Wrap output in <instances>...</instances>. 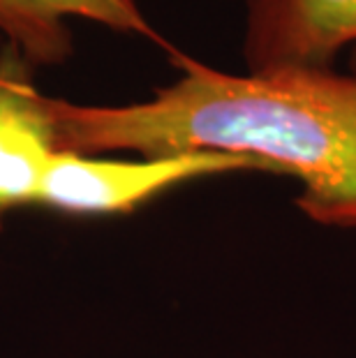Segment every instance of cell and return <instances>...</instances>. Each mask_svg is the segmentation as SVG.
I'll use <instances>...</instances> for the list:
<instances>
[{
	"mask_svg": "<svg viewBox=\"0 0 356 358\" xmlns=\"http://www.w3.org/2000/svg\"><path fill=\"white\" fill-rule=\"evenodd\" d=\"M178 79L150 100L102 106L47 97L58 150L81 155H236L301 185L317 224L356 227V74L285 67L220 72L173 51Z\"/></svg>",
	"mask_w": 356,
	"mask_h": 358,
	"instance_id": "1",
	"label": "cell"
},
{
	"mask_svg": "<svg viewBox=\"0 0 356 358\" xmlns=\"http://www.w3.org/2000/svg\"><path fill=\"white\" fill-rule=\"evenodd\" d=\"M77 19L160 42L139 0H0V33L30 67L60 65L72 56L70 24Z\"/></svg>",
	"mask_w": 356,
	"mask_h": 358,
	"instance_id": "5",
	"label": "cell"
},
{
	"mask_svg": "<svg viewBox=\"0 0 356 358\" xmlns=\"http://www.w3.org/2000/svg\"><path fill=\"white\" fill-rule=\"evenodd\" d=\"M47 97L30 65L5 47L0 56V215L35 206L58 153Z\"/></svg>",
	"mask_w": 356,
	"mask_h": 358,
	"instance_id": "4",
	"label": "cell"
},
{
	"mask_svg": "<svg viewBox=\"0 0 356 358\" xmlns=\"http://www.w3.org/2000/svg\"><path fill=\"white\" fill-rule=\"evenodd\" d=\"M238 171L269 173L255 159L220 153L123 159L58 150L37 203L77 217L125 215L183 182Z\"/></svg>",
	"mask_w": 356,
	"mask_h": 358,
	"instance_id": "2",
	"label": "cell"
},
{
	"mask_svg": "<svg viewBox=\"0 0 356 358\" xmlns=\"http://www.w3.org/2000/svg\"><path fill=\"white\" fill-rule=\"evenodd\" d=\"M356 44V0H245L248 72L331 70Z\"/></svg>",
	"mask_w": 356,
	"mask_h": 358,
	"instance_id": "3",
	"label": "cell"
}]
</instances>
